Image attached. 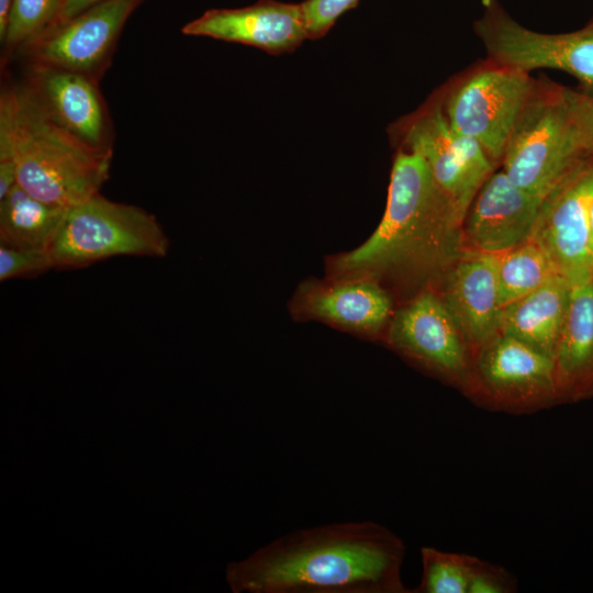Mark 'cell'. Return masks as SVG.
<instances>
[{
  "instance_id": "cell-1",
  "label": "cell",
  "mask_w": 593,
  "mask_h": 593,
  "mask_svg": "<svg viewBox=\"0 0 593 593\" xmlns=\"http://www.w3.org/2000/svg\"><path fill=\"white\" fill-rule=\"evenodd\" d=\"M402 539L372 521L294 530L226 567L234 593H406Z\"/></svg>"
},
{
  "instance_id": "cell-2",
  "label": "cell",
  "mask_w": 593,
  "mask_h": 593,
  "mask_svg": "<svg viewBox=\"0 0 593 593\" xmlns=\"http://www.w3.org/2000/svg\"><path fill=\"white\" fill-rule=\"evenodd\" d=\"M465 215L426 163L400 148L391 170L387 208L371 236L326 261L327 279L428 276L466 251Z\"/></svg>"
},
{
  "instance_id": "cell-3",
  "label": "cell",
  "mask_w": 593,
  "mask_h": 593,
  "mask_svg": "<svg viewBox=\"0 0 593 593\" xmlns=\"http://www.w3.org/2000/svg\"><path fill=\"white\" fill-rule=\"evenodd\" d=\"M112 156L88 148L53 123L21 86L0 99V168L33 197L70 208L100 193Z\"/></svg>"
},
{
  "instance_id": "cell-4",
  "label": "cell",
  "mask_w": 593,
  "mask_h": 593,
  "mask_svg": "<svg viewBox=\"0 0 593 593\" xmlns=\"http://www.w3.org/2000/svg\"><path fill=\"white\" fill-rule=\"evenodd\" d=\"M564 88L546 78L536 81L501 161L514 184L541 198L591 156L581 143Z\"/></svg>"
},
{
  "instance_id": "cell-5",
  "label": "cell",
  "mask_w": 593,
  "mask_h": 593,
  "mask_svg": "<svg viewBox=\"0 0 593 593\" xmlns=\"http://www.w3.org/2000/svg\"><path fill=\"white\" fill-rule=\"evenodd\" d=\"M168 249L155 215L98 193L67 208L48 253L54 269H78L118 256L160 258Z\"/></svg>"
},
{
  "instance_id": "cell-6",
  "label": "cell",
  "mask_w": 593,
  "mask_h": 593,
  "mask_svg": "<svg viewBox=\"0 0 593 593\" xmlns=\"http://www.w3.org/2000/svg\"><path fill=\"white\" fill-rule=\"evenodd\" d=\"M536 81L527 71L488 60L446 93L443 109L451 128L477 141L496 164Z\"/></svg>"
},
{
  "instance_id": "cell-7",
  "label": "cell",
  "mask_w": 593,
  "mask_h": 593,
  "mask_svg": "<svg viewBox=\"0 0 593 593\" xmlns=\"http://www.w3.org/2000/svg\"><path fill=\"white\" fill-rule=\"evenodd\" d=\"M473 31L488 60L527 72L562 70L579 81V92L593 97V20L577 31L540 33L519 24L497 0H482Z\"/></svg>"
},
{
  "instance_id": "cell-8",
  "label": "cell",
  "mask_w": 593,
  "mask_h": 593,
  "mask_svg": "<svg viewBox=\"0 0 593 593\" xmlns=\"http://www.w3.org/2000/svg\"><path fill=\"white\" fill-rule=\"evenodd\" d=\"M401 148L418 155L440 188L465 215L494 163L473 138L451 128L441 100L400 121L394 127Z\"/></svg>"
},
{
  "instance_id": "cell-9",
  "label": "cell",
  "mask_w": 593,
  "mask_h": 593,
  "mask_svg": "<svg viewBox=\"0 0 593 593\" xmlns=\"http://www.w3.org/2000/svg\"><path fill=\"white\" fill-rule=\"evenodd\" d=\"M592 200L593 155L580 161L542 199L530 237L571 288L593 280L589 226Z\"/></svg>"
},
{
  "instance_id": "cell-10",
  "label": "cell",
  "mask_w": 593,
  "mask_h": 593,
  "mask_svg": "<svg viewBox=\"0 0 593 593\" xmlns=\"http://www.w3.org/2000/svg\"><path fill=\"white\" fill-rule=\"evenodd\" d=\"M388 345L423 369L471 390L474 357L443 300L430 290L396 310L385 331Z\"/></svg>"
},
{
  "instance_id": "cell-11",
  "label": "cell",
  "mask_w": 593,
  "mask_h": 593,
  "mask_svg": "<svg viewBox=\"0 0 593 593\" xmlns=\"http://www.w3.org/2000/svg\"><path fill=\"white\" fill-rule=\"evenodd\" d=\"M472 392L516 414L558 403L553 359L499 333L475 351Z\"/></svg>"
},
{
  "instance_id": "cell-12",
  "label": "cell",
  "mask_w": 593,
  "mask_h": 593,
  "mask_svg": "<svg viewBox=\"0 0 593 593\" xmlns=\"http://www.w3.org/2000/svg\"><path fill=\"white\" fill-rule=\"evenodd\" d=\"M143 0H105L47 31L19 53L30 64L51 66L100 81L121 31Z\"/></svg>"
},
{
  "instance_id": "cell-13",
  "label": "cell",
  "mask_w": 593,
  "mask_h": 593,
  "mask_svg": "<svg viewBox=\"0 0 593 593\" xmlns=\"http://www.w3.org/2000/svg\"><path fill=\"white\" fill-rule=\"evenodd\" d=\"M21 87L58 127L93 152L112 156V125L98 80L29 63Z\"/></svg>"
},
{
  "instance_id": "cell-14",
  "label": "cell",
  "mask_w": 593,
  "mask_h": 593,
  "mask_svg": "<svg viewBox=\"0 0 593 593\" xmlns=\"http://www.w3.org/2000/svg\"><path fill=\"white\" fill-rule=\"evenodd\" d=\"M300 320H314L363 338H376L394 313L393 301L372 279L305 280L290 303Z\"/></svg>"
},
{
  "instance_id": "cell-15",
  "label": "cell",
  "mask_w": 593,
  "mask_h": 593,
  "mask_svg": "<svg viewBox=\"0 0 593 593\" xmlns=\"http://www.w3.org/2000/svg\"><path fill=\"white\" fill-rule=\"evenodd\" d=\"M542 199L514 184L503 170L492 172L467 211L466 245L472 250L500 254L529 240Z\"/></svg>"
},
{
  "instance_id": "cell-16",
  "label": "cell",
  "mask_w": 593,
  "mask_h": 593,
  "mask_svg": "<svg viewBox=\"0 0 593 593\" xmlns=\"http://www.w3.org/2000/svg\"><path fill=\"white\" fill-rule=\"evenodd\" d=\"M181 32L253 46L272 55L292 52L309 40L301 3L275 0L209 10L187 23Z\"/></svg>"
},
{
  "instance_id": "cell-17",
  "label": "cell",
  "mask_w": 593,
  "mask_h": 593,
  "mask_svg": "<svg viewBox=\"0 0 593 593\" xmlns=\"http://www.w3.org/2000/svg\"><path fill=\"white\" fill-rule=\"evenodd\" d=\"M447 270L440 298L465 342L477 351L499 334L495 254L466 249Z\"/></svg>"
},
{
  "instance_id": "cell-18",
  "label": "cell",
  "mask_w": 593,
  "mask_h": 593,
  "mask_svg": "<svg viewBox=\"0 0 593 593\" xmlns=\"http://www.w3.org/2000/svg\"><path fill=\"white\" fill-rule=\"evenodd\" d=\"M553 362L558 402L593 395V280L570 290Z\"/></svg>"
},
{
  "instance_id": "cell-19",
  "label": "cell",
  "mask_w": 593,
  "mask_h": 593,
  "mask_svg": "<svg viewBox=\"0 0 593 593\" xmlns=\"http://www.w3.org/2000/svg\"><path fill=\"white\" fill-rule=\"evenodd\" d=\"M571 287L560 275L501 307L499 333L514 337L553 359Z\"/></svg>"
},
{
  "instance_id": "cell-20",
  "label": "cell",
  "mask_w": 593,
  "mask_h": 593,
  "mask_svg": "<svg viewBox=\"0 0 593 593\" xmlns=\"http://www.w3.org/2000/svg\"><path fill=\"white\" fill-rule=\"evenodd\" d=\"M66 210L33 197L16 183L0 199V245L48 249Z\"/></svg>"
},
{
  "instance_id": "cell-21",
  "label": "cell",
  "mask_w": 593,
  "mask_h": 593,
  "mask_svg": "<svg viewBox=\"0 0 593 593\" xmlns=\"http://www.w3.org/2000/svg\"><path fill=\"white\" fill-rule=\"evenodd\" d=\"M495 257L501 307L558 275L547 254L530 239Z\"/></svg>"
},
{
  "instance_id": "cell-22",
  "label": "cell",
  "mask_w": 593,
  "mask_h": 593,
  "mask_svg": "<svg viewBox=\"0 0 593 593\" xmlns=\"http://www.w3.org/2000/svg\"><path fill=\"white\" fill-rule=\"evenodd\" d=\"M423 574L417 593H468L478 558L422 547Z\"/></svg>"
},
{
  "instance_id": "cell-23",
  "label": "cell",
  "mask_w": 593,
  "mask_h": 593,
  "mask_svg": "<svg viewBox=\"0 0 593 593\" xmlns=\"http://www.w3.org/2000/svg\"><path fill=\"white\" fill-rule=\"evenodd\" d=\"M63 0H13L1 38L7 56L43 35L55 22Z\"/></svg>"
},
{
  "instance_id": "cell-24",
  "label": "cell",
  "mask_w": 593,
  "mask_h": 593,
  "mask_svg": "<svg viewBox=\"0 0 593 593\" xmlns=\"http://www.w3.org/2000/svg\"><path fill=\"white\" fill-rule=\"evenodd\" d=\"M54 269L48 249L0 245V280L33 278Z\"/></svg>"
},
{
  "instance_id": "cell-25",
  "label": "cell",
  "mask_w": 593,
  "mask_h": 593,
  "mask_svg": "<svg viewBox=\"0 0 593 593\" xmlns=\"http://www.w3.org/2000/svg\"><path fill=\"white\" fill-rule=\"evenodd\" d=\"M359 0H305L302 5L309 40L324 36L336 20Z\"/></svg>"
},
{
  "instance_id": "cell-26",
  "label": "cell",
  "mask_w": 593,
  "mask_h": 593,
  "mask_svg": "<svg viewBox=\"0 0 593 593\" xmlns=\"http://www.w3.org/2000/svg\"><path fill=\"white\" fill-rule=\"evenodd\" d=\"M516 589V579L508 571L479 559L468 593H511Z\"/></svg>"
},
{
  "instance_id": "cell-27",
  "label": "cell",
  "mask_w": 593,
  "mask_h": 593,
  "mask_svg": "<svg viewBox=\"0 0 593 593\" xmlns=\"http://www.w3.org/2000/svg\"><path fill=\"white\" fill-rule=\"evenodd\" d=\"M564 94L581 143L593 155V97L564 88Z\"/></svg>"
},
{
  "instance_id": "cell-28",
  "label": "cell",
  "mask_w": 593,
  "mask_h": 593,
  "mask_svg": "<svg viewBox=\"0 0 593 593\" xmlns=\"http://www.w3.org/2000/svg\"><path fill=\"white\" fill-rule=\"evenodd\" d=\"M102 1L105 0H63L58 15L48 31Z\"/></svg>"
},
{
  "instance_id": "cell-29",
  "label": "cell",
  "mask_w": 593,
  "mask_h": 593,
  "mask_svg": "<svg viewBox=\"0 0 593 593\" xmlns=\"http://www.w3.org/2000/svg\"><path fill=\"white\" fill-rule=\"evenodd\" d=\"M13 0H0V40L3 37Z\"/></svg>"
},
{
  "instance_id": "cell-30",
  "label": "cell",
  "mask_w": 593,
  "mask_h": 593,
  "mask_svg": "<svg viewBox=\"0 0 593 593\" xmlns=\"http://www.w3.org/2000/svg\"><path fill=\"white\" fill-rule=\"evenodd\" d=\"M589 226H590V248H591V251L593 254V200H592L591 208H590Z\"/></svg>"
}]
</instances>
